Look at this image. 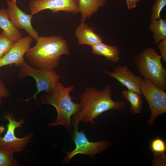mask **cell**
<instances>
[{
	"label": "cell",
	"instance_id": "6da1fadb",
	"mask_svg": "<svg viewBox=\"0 0 166 166\" xmlns=\"http://www.w3.org/2000/svg\"><path fill=\"white\" fill-rule=\"evenodd\" d=\"M112 85H107L100 90L87 87L80 95V102L77 111L72 116V124L73 129L78 128L80 121L89 122L95 126L94 120L103 113L110 110L121 112L126 108L125 102L114 101L111 97Z\"/></svg>",
	"mask_w": 166,
	"mask_h": 166
},
{
	"label": "cell",
	"instance_id": "7a4b0ae2",
	"mask_svg": "<svg viewBox=\"0 0 166 166\" xmlns=\"http://www.w3.org/2000/svg\"><path fill=\"white\" fill-rule=\"evenodd\" d=\"M36 44L25 55L32 67L47 70H54L63 54H69L66 41L61 36L39 37Z\"/></svg>",
	"mask_w": 166,
	"mask_h": 166
},
{
	"label": "cell",
	"instance_id": "3957f363",
	"mask_svg": "<svg viewBox=\"0 0 166 166\" xmlns=\"http://www.w3.org/2000/svg\"><path fill=\"white\" fill-rule=\"evenodd\" d=\"M74 88L72 85L65 87L58 82L54 89L50 93L41 98V104H48L53 106L57 112L56 120L49 124L50 126L62 125L69 132L72 133L71 118L76 113L79 104L73 102L70 93Z\"/></svg>",
	"mask_w": 166,
	"mask_h": 166
},
{
	"label": "cell",
	"instance_id": "277c9868",
	"mask_svg": "<svg viewBox=\"0 0 166 166\" xmlns=\"http://www.w3.org/2000/svg\"><path fill=\"white\" fill-rule=\"evenodd\" d=\"M162 57L152 47L146 48L137 54L135 62L140 74L149 80L159 88L166 90V69Z\"/></svg>",
	"mask_w": 166,
	"mask_h": 166
},
{
	"label": "cell",
	"instance_id": "5b68a950",
	"mask_svg": "<svg viewBox=\"0 0 166 166\" xmlns=\"http://www.w3.org/2000/svg\"><path fill=\"white\" fill-rule=\"evenodd\" d=\"M20 70L18 75L19 78L27 76L33 77L36 83L37 91L31 97L25 101H28L32 98L38 103L37 96L40 92L45 91L47 94L50 93L55 88L59 80V76L54 70H47L36 68L28 64L25 61L20 66Z\"/></svg>",
	"mask_w": 166,
	"mask_h": 166
},
{
	"label": "cell",
	"instance_id": "8992f818",
	"mask_svg": "<svg viewBox=\"0 0 166 166\" xmlns=\"http://www.w3.org/2000/svg\"><path fill=\"white\" fill-rule=\"evenodd\" d=\"M140 87L150 110L151 116L148 124L151 126L157 117L166 113V92L148 79H141Z\"/></svg>",
	"mask_w": 166,
	"mask_h": 166
},
{
	"label": "cell",
	"instance_id": "52a82bcc",
	"mask_svg": "<svg viewBox=\"0 0 166 166\" xmlns=\"http://www.w3.org/2000/svg\"><path fill=\"white\" fill-rule=\"evenodd\" d=\"M72 134V140L74 142L75 147L70 152L63 151L67 154L63 160L65 163H69L74 156L78 154L87 155L93 158L96 154L103 152L111 144L110 142L105 140L90 141L87 139L84 131L81 130L79 132L78 128L73 129Z\"/></svg>",
	"mask_w": 166,
	"mask_h": 166
},
{
	"label": "cell",
	"instance_id": "ba28073f",
	"mask_svg": "<svg viewBox=\"0 0 166 166\" xmlns=\"http://www.w3.org/2000/svg\"><path fill=\"white\" fill-rule=\"evenodd\" d=\"M2 118L7 120L8 122L6 133L3 136L0 134V146L13 153L22 151L27 146L33 136L30 134L19 138L15 135V129L22 127L25 122V120L20 119L19 121H17L13 117L12 113L7 112L4 114Z\"/></svg>",
	"mask_w": 166,
	"mask_h": 166
},
{
	"label": "cell",
	"instance_id": "9c48e42d",
	"mask_svg": "<svg viewBox=\"0 0 166 166\" xmlns=\"http://www.w3.org/2000/svg\"><path fill=\"white\" fill-rule=\"evenodd\" d=\"M29 6L33 15L46 9L53 14L60 11L73 14L79 12L78 0H31Z\"/></svg>",
	"mask_w": 166,
	"mask_h": 166
},
{
	"label": "cell",
	"instance_id": "30bf717a",
	"mask_svg": "<svg viewBox=\"0 0 166 166\" xmlns=\"http://www.w3.org/2000/svg\"><path fill=\"white\" fill-rule=\"evenodd\" d=\"M6 1L8 6L7 11L12 23L17 29H23L36 41L39 36L31 24V20L33 15L25 13L18 7L16 2L10 0Z\"/></svg>",
	"mask_w": 166,
	"mask_h": 166
},
{
	"label": "cell",
	"instance_id": "8fae6325",
	"mask_svg": "<svg viewBox=\"0 0 166 166\" xmlns=\"http://www.w3.org/2000/svg\"><path fill=\"white\" fill-rule=\"evenodd\" d=\"M33 39L28 35L15 42L9 51L0 59V68L13 64L20 66L24 62V56L30 48Z\"/></svg>",
	"mask_w": 166,
	"mask_h": 166
},
{
	"label": "cell",
	"instance_id": "7c38bea8",
	"mask_svg": "<svg viewBox=\"0 0 166 166\" xmlns=\"http://www.w3.org/2000/svg\"><path fill=\"white\" fill-rule=\"evenodd\" d=\"M105 73L110 77L117 80L128 89L142 95L140 87L142 78L135 75L126 65L119 66L115 68L113 72L105 71Z\"/></svg>",
	"mask_w": 166,
	"mask_h": 166
},
{
	"label": "cell",
	"instance_id": "4fadbf2b",
	"mask_svg": "<svg viewBox=\"0 0 166 166\" xmlns=\"http://www.w3.org/2000/svg\"><path fill=\"white\" fill-rule=\"evenodd\" d=\"M94 28L88 26L85 22H81L76 29L75 36L77 38L78 43L80 45H86L92 46L102 42V38L93 31Z\"/></svg>",
	"mask_w": 166,
	"mask_h": 166
},
{
	"label": "cell",
	"instance_id": "5bb4252c",
	"mask_svg": "<svg viewBox=\"0 0 166 166\" xmlns=\"http://www.w3.org/2000/svg\"><path fill=\"white\" fill-rule=\"evenodd\" d=\"M0 28L2 30V34L16 42L22 38V36L10 19L7 10L0 9Z\"/></svg>",
	"mask_w": 166,
	"mask_h": 166
},
{
	"label": "cell",
	"instance_id": "9a60e30c",
	"mask_svg": "<svg viewBox=\"0 0 166 166\" xmlns=\"http://www.w3.org/2000/svg\"><path fill=\"white\" fill-rule=\"evenodd\" d=\"M150 147L154 155L152 161L153 165L165 166L166 144L164 141L157 137L151 141Z\"/></svg>",
	"mask_w": 166,
	"mask_h": 166
},
{
	"label": "cell",
	"instance_id": "2e32d148",
	"mask_svg": "<svg viewBox=\"0 0 166 166\" xmlns=\"http://www.w3.org/2000/svg\"><path fill=\"white\" fill-rule=\"evenodd\" d=\"M79 11L81 14V22H85L96 13L99 7L104 6L105 0H78Z\"/></svg>",
	"mask_w": 166,
	"mask_h": 166
},
{
	"label": "cell",
	"instance_id": "e0dca14e",
	"mask_svg": "<svg viewBox=\"0 0 166 166\" xmlns=\"http://www.w3.org/2000/svg\"><path fill=\"white\" fill-rule=\"evenodd\" d=\"M91 47L93 53L104 56L108 61L116 63L118 62L120 60L119 51L116 46L108 45L102 42Z\"/></svg>",
	"mask_w": 166,
	"mask_h": 166
},
{
	"label": "cell",
	"instance_id": "ac0fdd59",
	"mask_svg": "<svg viewBox=\"0 0 166 166\" xmlns=\"http://www.w3.org/2000/svg\"><path fill=\"white\" fill-rule=\"evenodd\" d=\"M123 97L130 104V111L134 113H141L143 103L142 95L134 91L127 89L122 91Z\"/></svg>",
	"mask_w": 166,
	"mask_h": 166
},
{
	"label": "cell",
	"instance_id": "d6986e66",
	"mask_svg": "<svg viewBox=\"0 0 166 166\" xmlns=\"http://www.w3.org/2000/svg\"><path fill=\"white\" fill-rule=\"evenodd\" d=\"M153 33L154 43L157 44L161 41L166 39V19H160L152 20L149 27Z\"/></svg>",
	"mask_w": 166,
	"mask_h": 166
},
{
	"label": "cell",
	"instance_id": "ffe728a7",
	"mask_svg": "<svg viewBox=\"0 0 166 166\" xmlns=\"http://www.w3.org/2000/svg\"><path fill=\"white\" fill-rule=\"evenodd\" d=\"M13 153L0 146V166H17L19 162L15 160Z\"/></svg>",
	"mask_w": 166,
	"mask_h": 166
},
{
	"label": "cell",
	"instance_id": "44dd1931",
	"mask_svg": "<svg viewBox=\"0 0 166 166\" xmlns=\"http://www.w3.org/2000/svg\"><path fill=\"white\" fill-rule=\"evenodd\" d=\"M15 42L0 33V59L9 51Z\"/></svg>",
	"mask_w": 166,
	"mask_h": 166
},
{
	"label": "cell",
	"instance_id": "7402d4cb",
	"mask_svg": "<svg viewBox=\"0 0 166 166\" xmlns=\"http://www.w3.org/2000/svg\"><path fill=\"white\" fill-rule=\"evenodd\" d=\"M166 5V0H156L152 8V13L150 18L156 20L160 18L161 12Z\"/></svg>",
	"mask_w": 166,
	"mask_h": 166
},
{
	"label": "cell",
	"instance_id": "603a6c76",
	"mask_svg": "<svg viewBox=\"0 0 166 166\" xmlns=\"http://www.w3.org/2000/svg\"><path fill=\"white\" fill-rule=\"evenodd\" d=\"M158 48L161 53V56L164 62L166 61V39L158 43Z\"/></svg>",
	"mask_w": 166,
	"mask_h": 166
},
{
	"label": "cell",
	"instance_id": "cb8c5ba5",
	"mask_svg": "<svg viewBox=\"0 0 166 166\" xmlns=\"http://www.w3.org/2000/svg\"><path fill=\"white\" fill-rule=\"evenodd\" d=\"M10 95V93L4 82L0 80V97L6 98Z\"/></svg>",
	"mask_w": 166,
	"mask_h": 166
},
{
	"label": "cell",
	"instance_id": "d4e9b609",
	"mask_svg": "<svg viewBox=\"0 0 166 166\" xmlns=\"http://www.w3.org/2000/svg\"><path fill=\"white\" fill-rule=\"evenodd\" d=\"M140 0H126V4L129 10H131L136 7L137 2Z\"/></svg>",
	"mask_w": 166,
	"mask_h": 166
},
{
	"label": "cell",
	"instance_id": "484cf974",
	"mask_svg": "<svg viewBox=\"0 0 166 166\" xmlns=\"http://www.w3.org/2000/svg\"><path fill=\"white\" fill-rule=\"evenodd\" d=\"M5 130V127L2 125L0 126V134L2 135V133Z\"/></svg>",
	"mask_w": 166,
	"mask_h": 166
},
{
	"label": "cell",
	"instance_id": "4316f807",
	"mask_svg": "<svg viewBox=\"0 0 166 166\" xmlns=\"http://www.w3.org/2000/svg\"><path fill=\"white\" fill-rule=\"evenodd\" d=\"M2 98L0 97V104H1V103H2Z\"/></svg>",
	"mask_w": 166,
	"mask_h": 166
},
{
	"label": "cell",
	"instance_id": "83f0119b",
	"mask_svg": "<svg viewBox=\"0 0 166 166\" xmlns=\"http://www.w3.org/2000/svg\"><path fill=\"white\" fill-rule=\"evenodd\" d=\"M12 0V1H15V2H16L17 0Z\"/></svg>",
	"mask_w": 166,
	"mask_h": 166
}]
</instances>
